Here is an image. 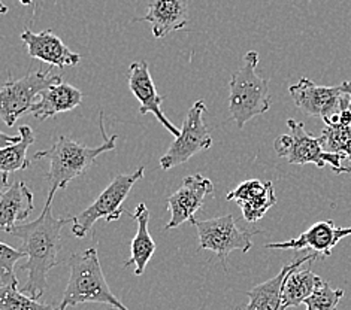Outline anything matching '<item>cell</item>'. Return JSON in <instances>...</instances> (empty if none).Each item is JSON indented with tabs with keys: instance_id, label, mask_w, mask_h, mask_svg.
<instances>
[{
	"instance_id": "1",
	"label": "cell",
	"mask_w": 351,
	"mask_h": 310,
	"mask_svg": "<svg viewBox=\"0 0 351 310\" xmlns=\"http://www.w3.org/2000/svg\"><path fill=\"white\" fill-rule=\"evenodd\" d=\"M54 191H49L45 206L39 218L32 222L16 224L8 229L6 233L21 240V250L26 253V263L20 269L29 273L23 292L33 298H40L48 287L47 274L58 264V253L62 249L60 234L66 224L72 222V218L57 220L53 216Z\"/></svg>"
},
{
	"instance_id": "2",
	"label": "cell",
	"mask_w": 351,
	"mask_h": 310,
	"mask_svg": "<svg viewBox=\"0 0 351 310\" xmlns=\"http://www.w3.org/2000/svg\"><path fill=\"white\" fill-rule=\"evenodd\" d=\"M99 125L105 142L97 148H88L78 144V142L60 136L51 148L39 151V153L35 154V160H40V158H48L49 160V170L47 173L49 191L57 192L58 190L68 188L71 181L88 172L99 155L115 148V142L119 136H106L102 112H100Z\"/></svg>"
},
{
	"instance_id": "3",
	"label": "cell",
	"mask_w": 351,
	"mask_h": 310,
	"mask_svg": "<svg viewBox=\"0 0 351 310\" xmlns=\"http://www.w3.org/2000/svg\"><path fill=\"white\" fill-rule=\"evenodd\" d=\"M69 267V281L57 310H66L69 306L81 303H102L111 306L114 310H129L108 285L100 267L97 248H88L84 253L72 254Z\"/></svg>"
},
{
	"instance_id": "4",
	"label": "cell",
	"mask_w": 351,
	"mask_h": 310,
	"mask_svg": "<svg viewBox=\"0 0 351 310\" xmlns=\"http://www.w3.org/2000/svg\"><path fill=\"white\" fill-rule=\"evenodd\" d=\"M257 63L258 54L248 51L244 55V63L229 81V112L238 129L271 109L269 81L258 77Z\"/></svg>"
},
{
	"instance_id": "5",
	"label": "cell",
	"mask_w": 351,
	"mask_h": 310,
	"mask_svg": "<svg viewBox=\"0 0 351 310\" xmlns=\"http://www.w3.org/2000/svg\"><path fill=\"white\" fill-rule=\"evenodd\" d=\"M145 169L144 167H138V169L129 173V175H115L100 196L91 203L87 209H84L80 215L71 216L72 218V227L71 231L75 237L84 239L90 230H93V225L99 220H105L106 222H112L120 220L123 214H128L132 216V212L123 207L124 200L128 198L129 192L132 191L133 185L144 178Z\"/></svg>"
},
{
	"instance_id": "6",
	"label": "cell",
	"mask_w": 351,
	"mask_h": 310,
	"mask_svg": "<svg viewBox=\"0 0 351 310\" xmlns=\"http://www.w3.org/2000/svg\"><path fill=\"white\" fill-rule=\"evenodd\" d=\"M289 135H282L274 142V149L278 157L286 158L290 164H314L317 167H330L338 175L351 173V167L342 166L341 155L328 153L323 148L322 139L314 138L305 130L304 122L293 118L287 120Z\"/></svg>"
},
{
	"instance_id": "7",
	"label": "cell",
	"mask_w": 351,
	"mask_h": 310,
	"mask_svg": "<svg viewBox=\"0 0 351 310\" xmlns=\"http://www.w3.org/2000/svg\"><path fill=\"white\" fill-rule=\"evenodd\" d=\"M199 236V249L213 250L219 255L226 269V261L233 250H241L247 254L253 246V236L261 234V230H244L237 225L232 215L211 218L206 221L193 220Z\"/></svg>"
},
{
	"instance_id": "8",
	"label": "cell",
	"mask_w": 351,
	"mask_h": 310,
	"mask_svg": "<svg viewBox=\"0 0 351 310\" xmlns=\"http://www.w3.org/2000/svg\"><path fill=\"white\" fill-rule=\"evenodd\" d=\"M62 82L60 75L45 73L44 70L32 72L20 79L3 83L0 90V115L8 127H12L23 114L30 112L36 97L43 91Z\"/></svg>"
},
{
	"instance_id": "9",
	"label": "cell",
	"mask_w": 351,
	"mask_h": 310,
	"mask_svg": "<svg viewBox=\"0 0 351 310\" xmlns=\"http://www.w3.org/2000/svg\"><path fill=\"white\" fill-rule=\"evenodd\" d=\"M205 112L206 105L202 100H197L189 109L186 120L182 122L181 135L175 138L169 149L160 158V167L163 170H171L175 166L187 163L191 157L213 145V138L204 120Z\"/></svg>"
},
{
	"instance_id": "10",
	"label": "cell",
	"mask_w": 351,
	"mask_h": 310,
	"mask_svg": "<svg viewBox=\"0 0 351 310\" xmlns=\"http://www.w3.org/2000/svg\"><path fill=\"white\" fill-rule=\"evenodd\" d=\"M289 93L296 107L309 116H319L324 124H329L350 103V96L342 86L323 87L308 78H300L295 86H290Z\"/></svg>"
},
{
	"instance_id": "11",
	"label": "cell",
	"mask_w": 351,
	"mask_h": 310,
	"mask_svg": "<svg viewBox=\"0 0 351 310\" xmlns=\"http://www.w3.org/2000/svg\"><path fill=\"white\" fill-rule=\"evenodd\" d=\"M214 192V183L202 175H191L182 179V185L178 191L168 198V209L171 220L166 224V230L177 229L184 222L195 220V214L204 206L205 197Z\"/></svg>"
},
{
	"instance_id": "12",
	"label": "cell",
	"mask_w": 351,
	"mask_h": 310,
	"mask_svg": "<svg viewBox=\"0 0 351 310\" xmlns=\"http://www.w3.org/2000/svg\"><path fill=\"white\" fill-rule=\"evenodd\" d=\"M347 236H351V227H337L333 221H320L311 225V227L296 239L267 243L266 249H311L314 254H317L320 258H324L330 257L333 248Z\"/></svg>"
},
{
	"instance_id": "13",
	"label": "cell",
	"mask_w": 351,
	"mask_h": 310,
	"mask_svg": "<svg viewBox=\"0 0 351 310\" xmlns=\"http://www.w3.org/2000/svg\"><path fill=\"white\" fill-rule=\"evenodd\" d=\"M129 88L133 96L139 100V114H153L162 125L168 129L171 135L175 138L181 135V130L175 127L162 111L160 106L165 102V97L157 93L147 62H133L129 66Z\"/></svg>"
},
{
	"instance_id": "14",
	"label": "cell",
	"mask_w": 351,
	"mask_h": 310,
	"mask_svg": "<svg viewBox=\"0 0 351 310\" xmlns=\"http://www.w3.org/2000/svg\"><path fill=\"white\" fill-rule=\"evenodd\" d=\"M21 40L26 44L27 53L32 58L48 63L54 68L64 69L69 66H77L81 62V55L71 51L53 30H44L40 33L24 30L21 33Z\"/></svg>"
},
{
	"instance_id": "15",
	"label": "cell",
	"mask_w": 351,
	"mask_h": 310,
	"mask_svg": "<svg viewBox=\"0 0 351 310\" xmlns=\"http://www.w3.org/2000/svg\"><path fill=\"white\" fill-rule=\"evenodd\" d=\"M189 3L190 0H152L148 12L133 21L149 23L153 36L160 39L186 27L189 23Z\"/></svg>"
},
{
	"instance_id": "16",
	"label": "cell",
	"mask_w": 351,
	"mask_h": 310,
	"mask_svg": "<svg viewBox=\"0 0 351 310\" xmlns=\"http://www.w3.org/2000/svg\"><path fill=\"white\" fill-rule=\"evenodd\" d=\"M319 258L320 257L317 254H311V255L296 259V261H293L291 264L284 266L280 270V273L275 274L274 278L261 285H257V287H254L253 289H250L247 292V296L250 298L248 305L244 307H237L235 310H282L281 292H282V285L287 278V274L291 270L299 269L304 263H308V261L313 263Z\"/></svg>"
},
{
	"instance_id": "17",
	"label": "cell",
	"mask_w": 351,
	"mask_h": 310,
	"mask_svg": "<svg viewBox=\"0 0 351 310\" xmlns=\"http://www.w3.org/2000/svg\"><path fill=\"white\" fill-rule=\"evenodd\" d=\"M82 103V93L71 83H56V86L47 88L39 96L38 102L33 103L30 114L36 120L45 121L54 118L62 112H69Z\"/></svg>"
},
{
	"instance_id": "18",
	"label": "cell",
	"mask_w": 351,
	"mask_h": 310,
	"mask_svg": "<svg viewBox=\"0 0 351 310\" xmlns=\"http://www.w3.org/2000/svg\"><path fill=\"white\" fill-rule=\"evenodd\" d=\"M33 200H35V194L27 187V183L23 181L11 183L5 191H2V197H0V229L6 231L14 225L27 220V216L35 207Z\"/></svg>"
},
{
	"instance_id": "19",
	"label": "cell",
	"mask_w": 351,
	"mask_h": 310,
	"mask_svg": "<svg viewBox=\"0 0 351 310\" xmlns=\"http://www.w3.org/2000/svg\"><path fill=\"white\" fill-rule=\"evenodd\" d=\"M132 218L138 224V231L130 243V258L124 264V267L135 266V274L142 276L147 269V264L156 253V242L148 231L149 212L145 203H139L132 214Z\"/></svg>"
},
{
	"instance_id": "20",
	"label": "cell",
	"mask_w": 351,
	"mask_h": 310,
	"mask_svg": "<svg viewBox=\"0 0 351 310\" xmlns=\"http://www.w3.org/2000/svg\"><path fill=\"white\" fill-rule=\"evenodd\" d=\"M322 282L323 279L319 274L311 272V269L291 270L287 274V278L282 285V292H281L282 310L302 305Z\"/></svg>"
},
{
	"instance_id": "21",
	"label": "cell",
	"mask_w": 351,
	"mask_h": 310,
	"mask_svg": "<svg viewBox=\"0 0 351 310\" xmlns=\"http://www.w3.org/2000/svg\"><path fill=\"white\" fill-rule=\"evenodd\" d=\"M19 131L21 135L19 144L8 145L0 149V170L3 172V179H8L10 173L29 169L32 164L27 160V149L32 144H35V133L29 125H21Z\"/></svg>"
},
{
	"instance_id": "22",
	"label": "cell",
	"mask_w": 351,
	"mask_h": 310,
	"mask_svg": "<svg viewBox=\"0 0 351 310\" xmlns=\"http://www.w3.org/2000/svg\"><path fill=\"white\" fill-rule=\"evenodd\" d=\"M0 310H56L54 307L39 303L23 291L19 289V285H6L0 287Z\"/></svg>"
},
{
	"instance_id": "23",
	"label": "cell",
	"mask_w": 351,
	"mask_h": 310,
	"mask_svg": "<svg viewBox=\"0 0 351 310\" xmlns=\"http://www.w3.org/2000/svg\"><path fill=\"white\" fill-rule=\"evenodd\" d=\"M342 297H344V289H333L328 282L323 281L304 301V305L306 310H337Z\"/></svg>"
},
{
	"instance_id": "24",
	"label": "cell",
	"mask_w": 351,
	"mask_h": 310,
	"mask_svg": "<svg viewBox=\"0 0 351 310\" xmlns=\"http://www.w3.org/2000/svg\"><path fill=\"white\" fill-rule=\"evenodd\" d=\"M23 258L27 259V255L21 249H14L6 243H0V287L19 285L14 269L15 264Z\"/></svg>"
},
{
	"instance_id": "25",
	"label": "cell",
	"mask_w": 351,
	"mask_h": 310,
	"mask_svg": "<svg viewBox=\"0 0 351 310\" xmlns=\"http://www.w3.org/2000/svg\"><path fill=\"white\" fill-rule=\"evenodd\" d=\"M275 205H277V196H275L274 192V185H271L261 197L250 200V202L245 203H241L238 206L241 207L245 221L256 222L261 220V218H263V215Z\"/></svg>"
},
{
	"instance_id": "26",
	"label": "cell",
	"mask_w": 351,
	"mask_h": 310,
	"mask_svg": "<svg viewBox=\"0 0 351 310\" xmlns=\"http://www.w3.org/2000/svg\"><path fill=\"white\" fill-rule=\"evenodd\" d=\"M271 185H272L271 181L262 182L258 179H248V181H244L242 183H239V185L233 191H230L229 194L226 196V198L233 200V202H237V205L245 203V202H250V200L257 198L262 194H265L266 190Z\"/></svg>"
},
{
	"instance_id": "27",
	"label": "cell",
	"mask_w": 351,
	"mask_h": 310,
	"mask_svg": "<svg viewBox=\"0 0 351 310\" xmlns=\"http://www.w3.org/2000/svg\"><path fill=\"white\" fill-rule=\"evenodd\" d=\"M20 140H21V135H20V136H15V138H10V136H6L5 133H2V135H0V145H2V148H3V146H8V145L19 144Z\"/></svg>"
},
{
	"instance_id": "28",
	"label": "cell",
	"mask_w": 351,
	"mask_h": 310,
	"mask_svg": "<svg viewBox=\"0 0 351 310\" xmlns=\"http://www.w3.org/2000/svg\"><path fill=\"white\" fill-rule=\"evenodd\" d=\"M342 88L346 90V93L350 96V103H348V111L351 112V81H344L341 83Z\"/></svg>"
},
{
	"instance_id": "29",
	"label": "cell",
	"mask_w": 351,
	"mask_h": 310,
	"mask_svg": "<svg viewBox=\"0 0 351 310\" xmlns=\"http://www.w3.org/2000/svg\"><path fill=\"white\" fill-rule=\"evenodd\" d=\"M344 157L348 158V160L351 162V140L348 142V145L346 146V151H344Z\"/></svg>"
},
{
	"instance_id": "30",
	"label": "cell",
	"mask_w": 351,
	"mask_h": 310,
	"mask_svg": "<svg viewBox=\"0 0 351 310\" xmlns=\"http://www.w3.org/2000/svg\"><path fill=\"white\" fill-rule=\"evenodd\" d=\"M20 3L24 6H29V5H33V0H20Z\"/></svg>"
}]
</instances>
